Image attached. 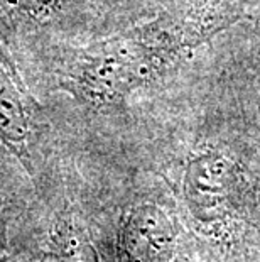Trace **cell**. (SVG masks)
I'll list each match as a JSON object with an SVG mask.
<instances>
[{"label": "cell", "instance_id": "cell-1", "mask_svg": "<svg viewBox=\"0 0 260 262\" xmlns=\"http://www.w3.org/2000/svg\"><path fill=\"white\" fill-rule=\"evenodd\" d=\"M208 24L154 20L73 49L59 70V85L93 107H112L154 83L186 49L209 34Z\"/></svg>", "mask_w": 260, "mask_h": 262}, {"label": "cell", "instance_id": "cell-2", "mask_svg": "<svg viewBox=\"0 0 260 262\" xmlns=\"http://www.w3.org/2000/svg\"><path fill=\"white\" fill-rule=\"evenodd\" d=\"M237 188V169L230 158L208 150L186 166L182 191L187 208L201 222H215L228 210Z\"/></svg>", "mask_w": 260, "mask_h": 262}, {"label": "cell", "instance_id": "cell-3", "mask_svg": "<svg viewBox=\"0 0 260 262\" xmlns=\"http://www.w3.org/2000/svg\"><path fill=\"white\" fill-rule=\"evenodd\" d=\"M34 102L10 54L0 44V141L17 152L34 130Z\"/></svg>", "mask_w": 260, "mask_h": 262}, {"label": "cell", "instance_id": "cell-4", "mask_svg": "<svg viewBox=\"0 0 260 262\" xmlns=\"http://www.w3.org/2000/svg\"><path fill=\"white\" fill-rule=\"evenodd\" d=\"M66 0H0V15L12 24L44 26L54 20Z\"/></svg>", "mask_w": 260, "mask_h": 262}]
</instances>
